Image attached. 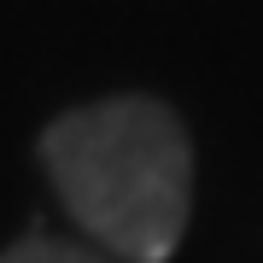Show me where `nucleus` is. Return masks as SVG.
Wrapping results in <instances>:
<instances>
[{"instance_id": "f257e3e1", "label": "nucleus", "mask_w": 263, "mask_h": 263, "mask_svg": "<svg viewBox=\"0 0 263 263\" xmlns=\"http://www.w3.org/2000/svg\"><path fill=\"white\" fill-rule=\"evenodd\" d=\"M59 199L111 257L164 263L187 234L193 146L158 100H100L41 135Z\"/></svg>"}, {"instance_id": "f03ea898", "label": "nucleus", "mask_w": 263, "mask_h": 263, "mask_svg": "<svg viewBox=\"0 0 263 263\" xmlns=\"http://www.w3.org/2000/svg\"><path fill=\"white\" fill-rule=\"evenodd\" d=\"M0 263H111L100 252H88V246H70V240H47V234H29L18 246H6Z\"/></svg>"}]
</instances>
